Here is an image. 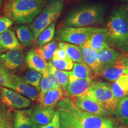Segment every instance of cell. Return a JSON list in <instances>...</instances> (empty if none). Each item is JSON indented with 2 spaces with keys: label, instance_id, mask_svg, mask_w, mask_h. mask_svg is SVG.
Listing matches in <instances>:
<instances>
[{
  "label": "cell",
  "instance_id": "23",
  "mask_svg": "<svg viewBox=\"0 0 128 128\" xmlns=\"http://www.w3.org/2000/svg\"><path fill=\"white\" fill-rule=\"evenodd\" d=\"M16 34L20 44L26 47H30L34 42V38L30 28L23 24H19L14 28Z\"/></svg>",
  "mask_w": 128,
  "mask_h": 128
},
{
  "label": "cell",
  "instance_id": "29",
  "mask_svg": "<svg viewBox=\"0 0 128 128\" xmlns=\"http://www.w3.org/2000/svg\"><path fill=\"white\" fill-rule=\"evenodd\" d=\"M0 128H13L12 110L3 104H0Z\"/></svg>",
  "mask_w": 128,
  "mask_h": 128
},
{
  "label": "cell",
  "instance_id": "15",
  "mask_svg": "<svg viewBox=\"0 0 128 128\" xmlns=\"http://www.w3.org/2000/svg\"><path fill=\"white\" fill-rule=\"evenodd\" d=\"M22 45L12 29H8L0 34V52L11 50H22Z\"/></svg>",
  "mask_w": 128,
  "mask_h": 128
},
{
  "label": "cell",
  "instance_id": "42",
  "mask_svg": "<svg viewBox=\"0 0 128 128\" xmlns=\"http://www.w3.org/2000/svg\"><path fill=\"white\" fill-rule=\"evenodd\" d=\"M126 12H127V14H128V7H127V9H126Z\"/></svg>",
  "mask_w": 128,
  "mask_h": 128
},
{
  "label": "cell",
  "instance_id": "26",
  "mask_svg": "<svg viewBox=\"0 0 128 128\" xmlns=\"http://www.w3.org/2000/svg\"><path fill=\"white\" fill-rule=\"evenodd\" d=\"M70 74L80 79L90 81L94 77L91 70L85 63H74L72 71L70 72Z\"/></svg>",
  "mask_w": 128,
  "mask_h": 128
},
{
  "label": "cell",
  "instance_id": "37",
  "mask_svg": "<svg viewBox=\"0 0 128 128\" xmlns=\"http://www.w3.org/2000/svg\"><path fill=\"white\" fill-rule=\"evenodd\" d=\"M52 59L55 60H71L68 56L67 55L66 52L63 48L58 47L56 50L53 54Z\"/></svg>",
  "mask_w": 128,
  "mask_h": 128
},
{
  "label": "cell",
  "instance_id": "13",
  "mask_svg": "<svg viewBox=\"0 0 128 128\" xmlns=\"http://www.w3.org/2000/svg\"><path fill=\"white\" fill-rule=\"evenodd\" d=\"M10 77L12 85L11 89L14 90L16 92L30 100L33 101L37 100L39 95V91L38 90L26 82L20 76L10 74Z\"/></svg>",
  "mask_w": 128,
  "mask_h": 128
},
{
  "label": "cell",
  "instance_id": "33",
  "mask_svg": "<svg viewBox=\"0 0 128 128\" xmlns=\"http://www.w3.org/2000/svg\"><path fill=\"white\" fill-rule=\"evenodd\" d=\"M51 62L56 68L62 71H71L74 66V63L71 60L52 59Z\"/></svg>",
  "mask_w": 128,
  "mask_h": 128
},
{
  "label": "cell",
  "instance_id": "27",
  "mask_svg": "<svg viewBox=\"0 0 128 128\" xmlns=\"http://www.w3.org/2000/svg\"><path fill=\"white\" fill-rule=\"evenodd\" d=\"M114 113L122 124L128 126V96H125L118 102Z\"/></svg>",
  "mask_w": 128,
  "mask_h": 128
},
{
  "label": "cell",
  "instance_id": "2",
  "mask_svg": "<svg viewBox=\"0 0 128 128\" xmlns=\"http://www.w3.org/2000/svg\"><path fill=\"white\" fill-rule=\"evenodd\" d=\"M50 0H7L4 13L17 24L31 23Z\"/></svg>",
  "mask_w": 128,
  "mask_h": 128
},
{
  "label": "cell",
  "instance_id": "16",
  "mask_svg": "<svg viewBox=\"0 0 128 128\" xmlns=\"http://www.w3.org/2000/svg\"><path fill=\"white\" fill-rule=\"evenodd\" d=\"M26 61L28 68L39 72L42 75H45L49 71L48 63L37 54L34 49L28 51L26 56Z\"/></svg>",
  "mask_w": 128,
  "mask_h": 128
},
{
  "label": "cell",
  "instance_id": "24",
  "mask_svg": "<svg viewBox=\"0 0 128 128\" xmlns=\"http://www.w3.org/2000/svg\"><path fill=\"white\" fill-rule=\"evenodd\" d=\"M48 69L50 73L57 81L59 86L61 87L64 92H66L69 82L70 72L58 70L52 65L51 62L48 63Z\"/></svg>",
  "mask_w": 128,
  "mask_h": 128
},
{
  "label": "cell",
  "instance_id": "28",
  "mask_svg": "<svg viewBox=\"0 0 128 128\" xmlns=\"http://www.w3.org/2000/svg\"><path fill=\"white\" fill-rule=\"evenodd\" d=\"M56 25V21H55L42 32L36 39V44L39 47H41L52 40L55 34Z\"/></svg>",
  "mask_w": 128,
  "mask_h": 128
},
{
  "label": "cell",
  "instance_id": "32",
  "mask_svg": "<svg viewBox=\"0 0 128 128\" xmlns=\"http://www.w3.org/2000/svg\"><path fill=\"white\" fill-rule=\"evenodd\" d=\"M52 88V85L49 82V80L48 79L46 76H42L40 82V92H39L38 97L37 98V102L40 104L44 100V96L47 93V92L49 90Z\"/></svg>",
  "mask_w": 128,
  "mask_h": 128
},
{
  "label": "cell",
  "instance_id": "34",
  "mask_svg": "<svg viewBox=\"0 0 128 128\" xmlns=\"http://www.w3.org/2000/svg\"><path fill=\"white\" fill-rule=\"evenodd\" d=\"M36 128H61L60 121V113L58 109L55 111L54 116L49 124L45 125H36Z\"/></svg>",
  "mask_w": 128,
  "mask_h": 128
},
{
  "label": "cell",
  "instance_id": "19",
  "mask_svg": "<svg viewBox=\"0 0 128 128\" xmlns=\"http://www.w3.org/2000/svg\"><path fill=\"white\" fill-rule=\"evenodd\" d=\"M89 45L95 52H97L110 46L107 28L91 35L88 40Z\"/></svg>",
  "mask_w": 128,
  "mask_h": 128
},
{
  "label": "cell",
  "instance_id": "6",
  "mask_svg": "<svg viewBox=\"0 0 128 128\" xmlns=\"http://www.w3.org/2000/svg\"><path fill=\"white\" fill-rule=\"evenodd\" d=\"M103 29L104 28L96 27L74 28L64 26L58 30L55 38L60 42H65L81 46L88 41L91 35Z\"/></svg>",
  "mask_w": 128,
  "mask_h": 128
},
{
  "label": "cell",
  "instance_id": "20",
  "mask_svg": "<svg viewBox=\"0 0 128 128\" xmlns=\"http://www.w3.org/2000/svg\"><path fill=\"white\" fill-rule=\"evenodd\" d=\"M30 110H16L12 113L13 128H36L30 118Z\"/></svg>",
  "mask_w": 128,
  "mask_h": 128
},
{
  "label": "cell",
  "instance_id": "31",
  "mask_svg": "<svg viewBox=\"0 0 128 128\" xmlns=\"http://www.w3.org/2000/svg\"><path fill=\"white\" fill-rule=\"evenodd\" d=\"M42 76V74L35 70H28L24 74L23 77V80L28 84L34 87L35 88L40 90V82Z\"/></svg>",
  "mask_w": 128,
  "mask_h": 128
},
{
  "label": "cell",
  "instance_id": "39",
  "mask_svg": "<svg viewBox=\"0 0 128 128\" xmlns=\"http://www.w3.org/2000/svg\"><path fill=\"white\" fill-rule=\"evenodd\" d=\"M60 125H61V128H72L63 124H60Z\"/></svg>",
  "mask_w": 128,
  "mask_h": 128
},
{
  "label": "cell",
  "instance_id": "10",
  "mask_svg": "<svg viewBox=\"0 0 128 128\" xmlns=\"http://www.w3.org/2000/svg\"><path fill=\"white\" fill-rule=\"evenodd\" d=\"M92 81L80 79L70 74L68 87L65 92V96L70 98L88 96V90Z\"/></svg>",
  "mask_w": 128,
  "mask_h": 128
},
{
  "label": "cell",
  "instance_id": "12",
  "mask_svg": "<svg viewBox=\"0 0 128 128\" xmlns=\"http://www.w3.org/2000/svg\"><path fill=\"white\" fill-rule=\"evenodd\" d=\"M24 58L20 50H11L0 54V65L8 70H16L24 65Z\"/></svg>",
  "mask_w": 128,
  "mask_h": 128
},
{
  "label": "cell",
  "instance_id": "35",
  "mask_svg": "<svg viewBox=\"0 0 128 128\" xmlns=\"http://www.w3.org/2000/svg\"><path fill=\"white\" fill-rule=\"evenodd\" d=\"M10 75V73H9L7 70L0 65V86L11 89L12 85Z\"/></svg>",
  "mask_w": 128,
  "mask_h": 128
},
{
  "label": "cell",
  "instance_id": "25",
  "mask_svg": "<svg viewBox=\"0 0 128 128\" xmlns=\"http://www.w3.org/2000/svg\"><path fill=\"white\" fill-rule=\"evenodd\" d=\"M59 47L63 48L67 55L72 62L76 63H84L80 46L65 42H60Z\"/></svg>",
  "mask_w": 128,
  "mask_h": 128
},
{
  "label": "cell",
  "instance_id": "21",
  "mask_svg": "<svg viewBox=\"0 0 128 128\" xmlns=\"http://www.w3.org/2000/svg\"><path fill=\"white\" fill-rule=\"evenodd\" d=\"M113 97L117 102L128 95V75L120 76L111 86Z\"/></svg>",
  "mask_w": 128,
  "mask_h": 128
},
{
  "label": "cell",
  "instance_id": "17",
  "mask_svg": "<svg viewBox=\"0 0 128 128\" xmlns=\"http://www.w3.org/2000/svg\"><path fill=\"white\" fill-rule=\"evenodd\" d=\"M79 46L81 49V55L84 63L92 71V76L94 75L95 76H97L99 71V66L97 60V52L90 46L88 41Z\"/></svg>",
  "mask_w": 128,
  "mask_h": 128
},
{
  "label": "cell",
  "instance_id": "38",
  "mask_svg": "<svg viewBox=\"0 0 128 128\" xmlns=\"http://www.w3.org/2000/svg\"><path fill=\"white\" fill-rule=\"evenodd\" d=\"M122 56H123V59H124V62H125L126 65H127L128 67V52L126 53V54H122Z\"/></svg>",
  "mask_w": 128,
  "mask_h": 128
},
{
  "label": "cell",
  "instance_id": "43",
  "mask_svg": "<svg viewBox=\"0 0 128 128\" xmlns=\"http://www.w3.org/2000/svg\"><path fill=\"white\" fill-rule=\"evenodd\" d=\"M121 1H124V0H121Z\"/></svg>",
  "mask_w": 128,
  "mask_h": 128
},
{
  "label": "cell",
  "instance_id": "8",
  "mask_svg": "<svg viewBox=\"0 0 128 128\" xmlns=\"http://www.w3.org/2000/svg\"><path fill=\"white\" fill-rule=\"evenodd\" d=\"M74 106L80 110L97 116L107 117L110 112L90 96L81 97H68Z\"/></svg>",
  "mask_w": 128,
  "mask_h": 128
},
{
  "label": "cell",
  "instance_id": "7",
  "mask_svg": "<svg viewBox=\"0 0 128 128\" xmlns=\"http://www.w3.org/2000/svg\"><path fill=\"white\" fill-rule=\"evenodd\" d=\"M88 96L112 113H115L118 102L113 97L109 82L100 80H92L90 85Z\"/></svg>",
  "mask_w": 128,
  "mask_h": 128
},
{
  "label": "cell",
  "instance_id": "3",
  "mask_svg": "<svg viewBox=\"0 0 128 128\" xmlns=\"http://www.w3.org/2000/svg\"><path fill=\"white\" fill-rule=\"evenodd\" d=\"M105 7L100 4H85L76 7L64 19V26L90 28L101 24L104 20Z\"/></svg>",
  "mask_w": 128,
  "mask_h": 128
},
{
  "label": "cell",
  "instance_id": "1",
  "mask_svg": "<svg viewBox=\"0 0 128 128\" xmlns=\"http://www.w3.org/2000/svg\"><path fill=\"white\" fill-rule=\"evenodd\" d=\"M60 124L72 128H114L106 117L92 114L76 108L66 97L58 103Z\"/></svg>",
  "mask_w": 128,
  "mask_h": 128
},
{
  "label": "cell",
  "instance_id": "36",
  "mask_svg": "<svg viewBox=\"0 0 128 128\" xmlns=\"http://www.w3.org/2000/svg\"><path fill=\"white\" fill-rule=\"evenodd\" d=\"M14 22L6 16H2L0 17V34L6 30L9 29L13 24Z\"/></svg>",
  "mask_w": 128,
  "mask_h": 128
},
{
  "label": "cell",
  "instance_id": "41",
  "mask_svg": "<svg viewBox=\"0 0 128 128\" xmlns=\"http://www.w3.org/2000/svg\"><path fill=\"white\" fill-rule=\"evenodd\" d=\"M4 0H0V6H1V5L2 4V3H3V2H4Z\"/></svg>",
  "mask_w": 128,
  "mask_h": 128
},
{
  "label": "cell",
  "instance_id": "4",
  "mask_svg": "<svg viewBox=\"0 0 128 128\" xmlns=\"http://www.w3.org/2000/svg\"><path fill=\"white\" fill-rule=\"evenodd\" d=\"M106 28L110 46L121 52H128V16L126 10L114 9L108 17Z\"/></svg>",
  "mask_w": 128,
  "mask_h": 128
},
{
  "label": "cell",
  "instance_id": "44",
  "mask_svg": "<svg viewBox=\"0 0 128 128\" xmlns=\"http://www.w3.org/2000/svg\"></svg>",
  "mask_w": 128,
  "mask_h": 128
},
{
  "label": "cell",
  "instance_id": "22",
  "mask_svg": "<svg viewBox=\"0 0 128 128\" xmlns=\"http://www.w3.org/2000/svg\"><path fill=\"white\" fill-rule=\"evenodd\" d=\"M65 97L66 96L65 92L60 87L57 88H51L44 96V100L40 104V106L44 108L55 106L58 103Z\"/></svg>",
  "mask_w": 128,
  "mask_h": 128
},
{
  "label": "cell",
  "instance_id": "11",
  "mask_svg": "<svg viewBox=\"0 0 128 128\" xmlns=\"http://www.w3.org/2000/svg\"><path fill=\"white\" fill-rule=\"evenodd\" d=\"M128 75V67L123 59L122 54L112 65L102 69L97 75L110 82H114L122 75Z\"/></svg>",
  "mask_w": 128,
  "mask_h": 128
},
{
  "label": "cell",
  "instance_id": "30",
  "mask_svg": "<svg viewBox=\"0 0 128 128\" xmlns=\"http://www.w3.org/2000/svg\"><path fill=\"white\" fill-rule=\"evenodd\" d=\"M57 48L56 42L55 40H52L44 45L37 48L35 49V51L44 60H49L52 59L53 54Z\"/></svg>",
  "mask_w": 128,
  "mask_h": 128
},
{
  "label": "cell",
  "instance_id": "40",
  "mask_svg": "<svg viewBox=\"0 0 128 128\" xmlns=\"http://www.w3.org/2000/svg\"><path fill=\"white\" fill-rule=\"evenodd\" d=\"M116 128H128V126H125V125H122V126H117Z\"/></svg>",
  "mask_w": 128,
  "mask_h": 128
},
{
  "label": "cell",
  "instance_id": "9",
  "mask_svg": "<svg viewBox=\"0 0 128 128\" xmlns=\"http://www.w3.org/2000/svg\"><path fill=\"white\" fill-rule=\"evenodd\" d=\"M1 102L5 106L17 110L28 108L31 104L29 98L6 87L1 88Z\"/></svg>",
  "mask_w": 128,
  "mask_h": 128
},
{
  "label": "cell",
  "instance_id": "14",
  "mask_svg": "<svg viewBox=\"0 0 128 128\" xmlns=\"http://www.w3.org/2000/svg\"><path fill=\"white\" fill-rule=\"evenodd\" d=\"M55 111V106L44 108L39 105L32 108L30 118L36 125H45L52 120Z\"/></svg>",
  "mask_w": 128,
  "mask_h": 128
},
{
  "label": "cell",
  "instance_id": "5",
  "mask_svg": "<svg viewBox=\"0 0 128 128\" xmlns=\"http://www.w3.org/2000/svg\"><path fill=\"white\" fill-rule=\"evenodd\" d=\"M64 0H50L30 25V28L36 40L39 34L53 22L56 21L63 12Z\"/></svg>",
  "mask_w": 128,
  "mask_h": 128
},
{
  "label": "cell",
  "instance_id": "18",
  "mask_svg": "<svg viewBox=\"0 0 128 128\" xmlns=\"http://www.w3.org/2000/svg\"><path fill=\"white\" fill-rule=\"evenodd\" d=\"M121 55L120 53L110 47L97 52V60L99 66L98 73L102 69L114 64Z\"/></svg>",
  "mask_w": 128,
  "mask_h": 128
}]
</instances>
